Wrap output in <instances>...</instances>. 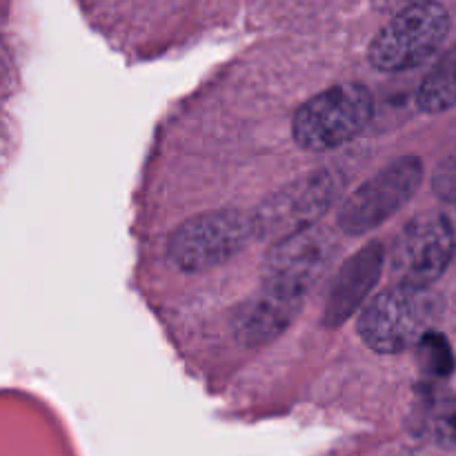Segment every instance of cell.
I'll use <instances>...</instances> for the list:
<instances>
[{
  "label": "cell",
  "mask_w": 456,
  "mask_h": 456,
  "mask_svg": "<svg viewBox=\"0 0 456 456\" xmlns=\"http://www.w3.org/2000/svg\"><path fill=\"white\" fill-rule=\"evenodd\" d=\"M439 314V303L428 288L399 283L370 301L359 319V334L370 350L399 354L419 346Z\"/></svg>",
  "instance_id": "cell-1"
},
{
  "label": "cell",
  "mask_w": 456,
  "mask_h": 456,
  "mask_svg": "<svg viewBox=\"0 0 456 456\" xmlns=\"http://www.w3.org/2000/svg\"><path fill=\"white\" fill-rule=\"evenodd\" d=\"M450 31V13L436 0H417L392 16L370 45L374 69L405 71L426 62L444 45Z\"/></svg>",
  "instance_id": "cell-2"
},
{
  "label": "cell",
  "mask_w": 456,
  "mask_h": 456,
  "mask_svg": "<svg viewBox=\"0 0 456 456\" xmlns=\"http://www.w3.org/2000/svg\"><path fill=\"white\" fill-rule=\"evenodd\" d=\"M372 111V94L363 85H337L297 111L292 125L294 138L303 150H334L352 141L370 123Z\"/></svg>",
  "instance_id": "cell-3"
},
{
  "label": "cell",
  "mask_w": 456,
  "mask_h": 456,
  "mask_svg": "<svg viewBox=\"0 0 456 456\" xmlns=\"http://www.w3.org/2000/svg\"><path fill=\"white\" fill-rule=\"evenodd\" d=\"M254 234V216L239 209L203 214L183 223L169 239V261L183 272H203L230 261Z\"/></svg>",
  "instance_id": "cell-4"
},
{
  "label": "cell",
  "mask_w": 456,
  "mask_h": 456,
  "mask_svg": "<svg viewBox=\"0 0 456 456\" xmlns=\"http://www.w3.org/2000/svg\"><path fill=\"white\" fill-rule=\"evenodd\" d=\"M423 181V163L417 156H403L359 187L338 214V227L359 236L381 225L414 196Z\"/></svg>",
  "instance_id": "cell-5"
},
{
  "label": "cell",
  "mask_w": 456,
  "mask_h": 456,
  "mask_svg": "<svg viewBox=\"0 0 456 456\" xmlns=\"http://www.w3.org/2000/svg\"><path fill=\"white\" fill-rule=\"evenodd\" d=\"M456 236L444 214H421L401 230L390 249L396 281L428 288L435 283L454 256Z\"/></svg>",
  "instance_id": "cell-6"
},
{
  "label": "cell",
  "mask_w": 456,
  "mask_h": 456,
  "mask_svg": "<svg viewBox=\"0 0 456 456\" xmlns=\"http://www.w3.org/2000/svg\"><path fill=\"white\" fill-rule=\"evenodd\" d=\"M337 194L328 174H312L276 191L254 214V234L261 240H283L316 225Z\"/></svg>",
  "instance_id": "cell-7"
},
{
  "label": "cell",
  "mask_w": 456,
  "mask_h": 456,
  "mask_svg": "<svg viewBox=\"0 0 456 456\" xmlns=\"http://www.w3.org/2000/svg\"><path fill=\"white\" fill-rule=\"evenodd\" d=\"M334 256V239L321 227L276 240L265 256V283L294 289H305L328 270Z\"/></svg>",
  "instance_id": "cell-8"
},
{
  "label": "cell",
  "mask_w": 456,
  "mask_h": 456,
  "mask_svg": "<svg viewBox=\"0 0 456 456\" xmlns=\"http://www.w3.org/2000/svg\"><path fill=\"white\" fill-rule=\"evenodd\" d=\"M305 294L265 283L236 314V337L243 346L258 347L274 341L292 325Z\"/></svg>",
  "instance_id": "cell-9"
},
{
  "label": "cell",
  "mask_w": 456,
  "mask_h": 456,
  "mask_svg": "<svg viewBox=\"0 0 456 456\" xmlns=\"http://www.w3.org/2000/svg\"><path fill=\"white\" fill-rule=\"evenodd\" d=\"M383 258H386V252H383L381 245L374 243L370 248L361 249L356 256H352L343 265L338 281L332 288V294H330L328 310H325L328 325L343 323L363 303V298L368 297L370 289L377 283L379 274H381Z\"/></svg>",
  "instance_id": "cell-10"
},
{
  "label": "cell",
  "mask_w": 456,
  "mask_h": 456,
  "mask_svg": "<svg viewBox=\"0 0 456 456\" xmlns=\"http://www.w3.org/2000/svg\"><path fill=\"white\" fill-rule=\"evenodd\" d=\"M417 105L428 114H439L456 105V45L423 78Z\"/></svg>",
  "instance_id": "cell-11"
},
{
  "label": "cell",
  "mask_w": 456,
  "mask_h": 456,
  "mask_svg": "<svg viewBox=\"0 0 456 456\" xmlns=\"http://www.w3.org/2000/svg\"><path fill=\"white\" fill-rule=\"evenodd\" d=\"M423 430L436 444L456 448V396L432 405L423 421Z\"/></svg>",
  "instance_id": "cell-12"
},
{
  "label": "cell",
  "mask_w": 456,
  "mask_h": 456,
  "mask_svg": "<svg viewBox=\"0 0 456 456\" xmlns=\"http://www.w3.org/2000/svg\"><path fill=\"white\" fill-rule=\"evenodd\" d=\"M417 347L421 350L419 352V361L423 363L426 372L441 374V377L452 372L454 359H452V352H450L448 341H445L444 337L430 332L421 338V343H419Z\"/></svg>",
  "instance_id": "cell-13"
},
{
  "label": "cell",
  "mask_w": 456,
  "mask_h": 456,
  "mask_svg": "<svg viewBox=\"0 0 456 456\" xmlns=\"http://www.w3.org/2000/svg\"><path fill=\"white\" fill-rule=\"evenodd\" d=\"M432 187H435V191L441 199L454 200L456 203V150L450 156H445L444 163L436 167Z\"/></svg>",
  "instance_id": "cell-14"
}]
</instances>
